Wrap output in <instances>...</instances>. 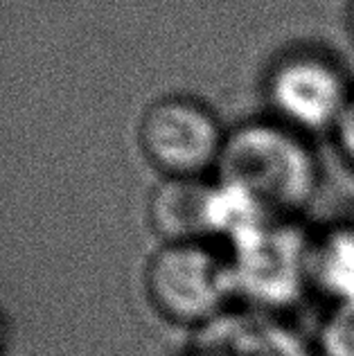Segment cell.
Segmentation results:
<instances>
[{
	"label": "cell",
	"instance_id": "6da1fadb",
	"mask_svg": "<svg viewBox=\"0 0 354 356\" xmlns=\"http://www.w3.org/2000/svg\"><path fill=\"white\" fill-rule=\"evenodd\" d=\"M214 176L266 219L300 221L321 192L323 170L312 138L266 115L228 129Z\"/></svg>",
	"mask_w": 354,
	"mask_h": 356
},
{
	"label": "cell",
	"instance_id": "7a4b0ae2",
	"mask_svg": "<svg viewBox=\"0 0 354 356\" xmlns=\"http://www.w3.org/2000/svg\"><path fill=\"white\" fill-rule=\"evenodd\" d=\"M145 291L167 323L192 332L237 305L228 252L212 241L163 243L147 261Z\"/></svg>",
	"mask_w": 354,
	"mask_h": 356
},
{
	"label": "cell",
	"instance_id": "3957f363",
	"mask_svg": "<svg viewBox=\"0 0 354 356\" xmlns=\"http://www.w3.org/2000/svg\"><path fill=\"white\" fill-rule=\"evenodd\" d=\"M309 241L300 221L264 219L223 243L237 305L282 314L309 293Z\"/></svg>",
	"mask_w": 354,
	"mask_h": 356
},
{
	"label": "cell",
	"instance_id": "277c9868",
	"mask_svg": "<svg viewBox=\"0 0 354 356\" xmlns=\"http://www.w3.org/2000/svg\"><path fill=\"white\" fill-rule=\"evenodd\" d=\"M226 138L217 111L188 92L156 97L138 120V147L161 178L214 176Z\"/></svg>",
	"mask_w": 354,
	"mask_h": 356
},
{
	"label": "cell",
	"instance_id": "5b68a950",
	"mask_svg": "<svg viewBox=\"0 0 354 356\" xmlns=\"http://www.w3.org/2000/svg\"><path fill=\"white\" fill-rule=\"evenodd\" d=\"M268 118L307 138L334 136L346 115L354 81L323 50L300 48L280 54L264 74Z\"/></svg>",
	"mask_w": 354,
	"mask_h": 356
},
{
	"label": "cell",
	"instance_id": "8992f818",
	"mask_svg": "<svg viewBox=\"0 0 354 356\" xmlns=\"http://www.w3.org/2000/svg\"><path fill=\"white\" fill-rule=\"evenodd\" d=\"M190 356H314L316 345L282 314L235 305L217 321L192 332Z\"/></svg>",
	"mask_w": 354,
	"mask_h": 356
},
{
	"label": "cell",
	"instance_id": "52a82bcc",
	"mask_svg": "<svg viewBox=\"0 0 354 356\" xmlns=\"http://www.w3.org/2000/svg\"><path fill=\"white\" fill-rule=\"evenodd\" d=\"M309 293L334 307L354 302V223H337L312 232Z\"/></svg>",
	"mask_w": 354,
	"mask_h": 356
},
{
	"label": "cell",
	"instance_id": "ba28073f",
	"mask_svg": "<svg viewBox=\"0 0 354 356\" xmlns=\"http://www.w3.org/2000/svg\"><path fill=\"white\" fill-rule=\"evenodd\" d=\"M321 356H354V302L334 307L316 343Z\"/></svg>",
	"mask_w": 354,
	"mask_h": 356
},
{
	"label": "cell",
	"instance_id": "9c48e42d",
	"mask_svg": "<svg viewBox=\"0 0 354 356\" xmlns=\"http://www.w3.org/2000/svg\"><path fill=\"white\" fill-rule=\"evenodd\" d=\"M332 138H334V143H337V147H339L343 161H346L354 170V92H352V99L348 104L346 115H343L337 134H334Z\"/></svg>",
	"mask_w": 354,
	"mask_h": 356
}]
</instances>
